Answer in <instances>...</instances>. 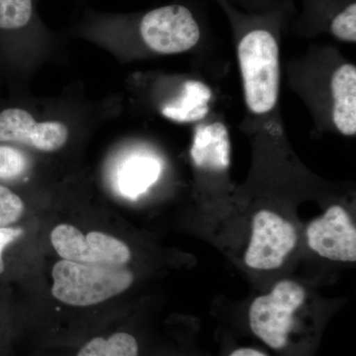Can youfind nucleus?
<instances>
[{"mask_svg": "<svg viewBox=\"0 0 356 356\" xmlns=\"http://www.w3.org/2000/svg\"><path fill=\"white\" fill-rule=\"evenodd\" d=\"M74 31L111 49L129 40H137L161 55L191 50L200 41L202 32L195 13L181 2L138 14L86 10Z\"/></svg>", "mask_w": 356, "mask_h": 356, "instance_id": "1", "label": "nucleus"}, {"mask_svg": "<svg viewBox=\"0 0 356 356\" xmlns=\"http://www.w3.org/2000/svg\"><path fill=\"white\" fill-rule=\"evenodd\" d=\"M243 91L248 108L264 115L275 107L280 96V46L273 33L266 29L243 34L238 46Z\"/></svg>", "mask_w": 356, "mask_h": 356, "instance_id": "2", "label": "nucleus"}, {"mask_svg": "<svg viewBox=\"0 0 356 356\" xmlns=\"http://www.w3.org/2000/svg\"><path fill=\"white\" fill-rule=\"evenodd\" d=\"M51 295L72 307H90L122 294L131 287L134 274L123 267L93 266L58 261L51 270Z\"/></svg>", "mask_w": 356, "mask_h": 356, "instance_id": "3", "label": "nucleus"}, {"mask_svg": "<svg viewBox=\"0 0 356 356\" xmlns=\"http://www.w3.org/2000/svg\"><path fill=\"white\" fill-rule=\"evenodd\" d=\"M39 0H0V76L7 81L24 67L25 53L32 46L50 42V30L38 13Z\"/></svg>", "mask_w": 356, "mask_h": 356, "instance_id": "4", "label": "nucleus"}, {"mask_svg": "<svg viewBox=\"0 0 356 356\" xmlns=\"http://www.w3.org/2000/svg\"><path fill=\"white\" fill-rule=\"evenodd\" d=\"M305 300L306 290L300 283L280 281L270 292L252 302L248 311L250 330L269 348L283 350L294 331L295 315Z\"/></svg>", "mask_w": 356, "mask_h": 356, "instance_id": "5", "label": "nucleus"}, {"mask_svg": "<svg viewBox=\"0 0 356 356\" xmlns=\"http://www.w3.org/2000/svg\"><path fill=\"white\" fill-rule=\"evenodd\" d=\"M72 131L60 119H42L18 103H0V143L40 153H56L67 146Z\"/></svg>", "mask_w": 356, "mask_h": 356, "instance_id": "6", "label": "nucleus"}, {"mask_svg": "<svg viewBox=\"0 0 356 356\" xmlns=\"http://www.w3.org/2000/svg\"><path fill=\"white\" fill-rule=\"evenodd\" d=\"M51 243L60 259L86 266L123 267L132 259L128 245L115 236L97 231L84 235L70 224L55 227Z\"/></svg>", "mask_w": 356, "mask_h": 356, "instance_id": "7", "label": "nucleus"}, {"mask_svg": "<svg viewBox=\"0 0 356 356\" xmlns=\"http://www.w3.org/2000/svg\"><path fill=\"white\" fill-rule=\"evenodd\" d=\"M294 225L277 213L261 210L252 219V236L245 262L257 270H273L282 266L297 243Z\"/></svg>", "mask_w": 356, "mask_h": 356, "instance_id": "8", "label": "nucleus"}, {"mask_svg": "<svg viewBox=\"0 0 356 356\" xmlns=\"http://www.w3.org/2000/svg\"><path fill=\"white\" fill-rule=\"evenodd\" d=\"M307 241L313 252L332 261H356V228L348 211L332 205L307 228Z\"/></svg>", "mask_w": 356, "mask_h": 356, "instance_id": "9", "label": "nucleus"}, {"mask_svg": "<svg viewBox=\"0 0 356 356\" xmlns=\"http://www.w3.org/2000/svg\"><path fill=\"white\" fill-rule=\"evenodd\" d=\"M194 165L203 170L224 172L231 163V142L221 122L199 125L191 149Z\"/></svg>", "mask_w": 356, "mask_h": 356, "instance_id": "10", "label": "nucleus"}, {"mask_svg": "<svg viewBox=\"0 0 356 356\" xmlns=\"http://www.w3.org/2000/svg\"><path fill=\"white\" fill-rule=\"evenodd\" d=\"M332 121L343 135L356 133V69L351 64L341 65L332 76Z\"/></svg>", "mask_w": 356, "mask_h": 356, "instance_id": "11", "label": "nucleus"}, {"mask_svg": "<svg viewBox=\"0 0 356 356\" xmlns=\"http://www.w3.org/2000/svg\"><path fill=\"white\" fill-rule=\"evenodd\" d=\"M212 91L207 84L200 81H187L179 95L165 103L161 112L168 120L177 123H192L202 120L209 112Z\"/></svg>", "mask_w": 356, "mask_h": 356, "instance_id": "12", "label": "nucleus"}, {"mask_svg": "<svg viewBox=\"0 0 356 356\" xmlns=\"http://www.w3.org/2000/svg\"><path fill=\"white\" fill-rule=\"evenodd\" d=\"M70 356H140V341L133 332L118 330L88 337Z\"/></svg>", "mask_w": 356, "mask_h": 356, "instance_id": "13", "label": "nucleus"}, {"mask_svg": "<svg viewBox=\"0 0 356 356\" xmlns=\"http://www.w3.org/2000/svg\"><path fill=\"white\" fill-rule=\"evenodd\" d=\"M161 165L151 156H135L123 166L119 175L122 192L126 196L137 197L156 181Z\"/></svg>", "mask_w": 356, "mask_h": 356, "instance_id": "14", "label": "nucleus"}, {"mask_svg": "<svg viewBox=\"0 0 356 356\" xmlns=\"http://www.w3.org/2000/svg\"><path fill=\"white\" fill-rule=\"evenodd\" d=\"M25 212V203L8 184L0 182V229L13 226Z\"/></svg>", "mask_w": 356, "mask_h": 356, "instance_id": "15", "label": "nucleus"}, {"mask_svg": "<svg viewBox=\"0 0 356 356\" xmlns=\"http://www.w3.org/2000/svg\"><path fill=\"white\" fill-rule=\"evenodd\" d=\"M330 31L341 41L356 42V2L344 9L330 26Z\"/></svg>", "mask_w": 356, "mask_h": 356, "instance_id": "16", "label": "nucleus"}, {"mask_svg": "<svg viewBox=\"0 0 356 356\" xmlns=\"http://www.w3.org/2000/svg\"><path fill=\"white\" fill-rule=\"evenodd\" d=\"M24 234L20 227H6L0 229V276L6 270V252L9 245L15 243Z\"/></svg>", "mask_w": 356, "mask_h": 356, "instance_id": "17", "label": "nucleus"}, {"mask_svg": "<svg viewBox=\"0 0 356 356\" xmlns=\"http://www.w3.org/2000/svg\"><path fill=\"white\" fill-rule=\"evenodd\" d=\"M229 356H268L261 350L252 348H242L234 350Z\"/></svg>", "mask_w": 356, "mask_h": 356, "instance_id": "18", "label": "nucleus"}]
</instances>
